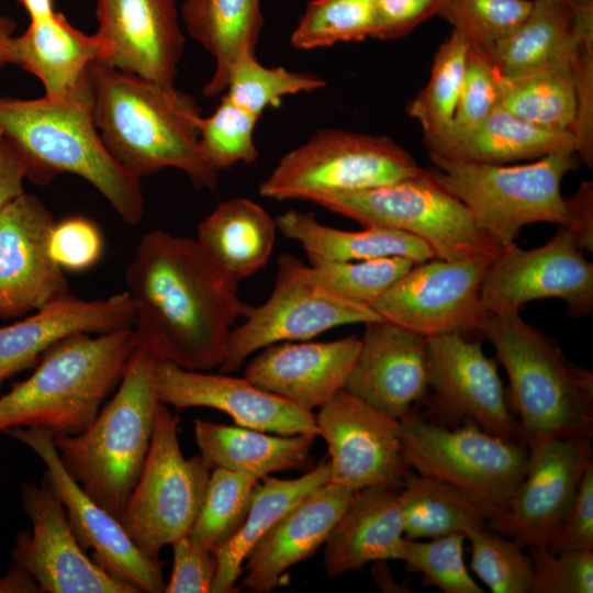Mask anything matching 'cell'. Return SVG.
Instances as JSON below:
<instances>
[{"mask_svg": "<svg viewBox=\"0 0 593 593\" xmlns=\"http://www.w3.org/2000/svg\"><path fill=\"white\" fill-rule=\"evenodd\" d=\"M125 282L135 348L187 370L220 367L231 331L250 306L197 239L163 230L144 234Z\"/></svg>", "mask_w": 593, "mask_h": 593, "instance_id": "1", "label": "cell"}, {"mask_svg": "<svg viewBox=\"0 0 593 593\" xmlns=\"http://www.w3.org/2000/svg\"><path fill=\"white\" fill-rule=\"evenodd\" d=\"M88 75L93 122L120 165L137 178L177 168L195 188L215 190L219 171L201 150L202 115L190 96L99 60Z\"/></svg>", "mask_w": 593, "mask_h": 593, "instance_id": "2", "label": "cell"}, {"mask_svg": "<svg viewBox=\"0 0 593 593\" xmlns=\"http://www.w3.org/2000/svg\"><path fill=\"white\" fill-rule=\"evenodd\" d=\"M0 131L37 184L72 174L93 186L128 225L144 214L139 178L105 147L92 118L90 82L64 100L0 97Z\"/></svg>", "mask_w": 593, "mask_h": 593, "instance_id": "3", "label": "cell"}, {"mask_svg": "<svg viewBox=\"0 0 593 593\" xmlns=\"http://www.w3.org/2000/svg\"><path fill=\"white\" fill-rule=\"evenodd\" d=\"M134 348L132 327L58 343L29 378L0 395V435L16 427L54 437L81 433L119 385Z\"/></svg>", "mask_w": 593, "mask_h": 593, "instance_id": "4", "label": "cell"}, {"mask_svg": "<svg viewBox=\"0 0 593 593\" xmlns=\"http://www.w3.org/2000/svg\"><path fill=\"white\" fill-rule=\"evenodd\" d=\"M155 359L134 348L118 390L88 427L54 437L70 477L119 521L141 475L160 405L154 384Z\"/></svg>", "mask_w": 593, "mask_h": 593, "instance_id": "5", "label": "cell"}, {"mask_svg": "<svg viewBox=\"0 0 593 593\" xmlns=\"http://www.w3.org/2000/svg\"><path fill=\"white\" fill-rule=\"evenodd\" d=\"M480 333L508 378L512 409L527 441L593 435V372L567 358L555 338L519 313L490 315Z\"/></svg>", "mask_w": 593, "mask_h": 593, "instance_id": "6", "label": "cell"}, {"mask_svg": "<svg viewBox=\"0 0 593 593\" xmlns=\"http://www.w3.org/2000/svg\"><path fill=\"white\" fill-rule=\"evenodd\" d=\"M428 156L433 164L426 169L428 176L458 199L503 249L515 244L526 225L546 222L567 226L561 182L575 166L574 153H555L523 165Z\"/></svg>", "mask_w": 593, "mask_h": 593, "instance_id": "7", "label": "cell"}, {"mask_svg": "<svg viewBox=\"0 0 593 593\" xmlns=\"http://www.w3.org/2000/svg\"><path fill=\"white\" fill-rule=\"evenodd\" d=\"M467 421L450 429L412 409L400 418L402 456L414 472L462 491L488 522L507 511L526 473L528 447Z\"/></svg>", "mask_w": 593, "mask_h": 593, "instance_id": "8", "label": "cell"}, {"mask_svg": "<svg viewBox=\"0 0 593 593\" xmlns=\"http://www.w3.org/2000/svg\"><path fill=\"white\" fill-rule=\"evenodd\" d=\"M315 203L363 227H388L417 236L439 259L493 262L503 250L426 169L414 178L328 195Z\"/></svg>", "mask_w": 593, "mask_h": 593, "instance_id": "9", "label": "cell"}, {"mask_svg": "<svg viewBox=\"0 0 593 593\" xmlns=\"http://www.w3.org/2000/svg\"><path fill=\"white\" fill-rule=\"evenodd\" d=\"M425 169L388 136L325 128L287 153L260 183L278 201L366 190L421 176Z\"/></svg>", "mask_w": 593, "mask_h": 593, "instance_id": "10", "label": "cell"}, {"mask_svg": "<svg viewBox=\"0 0 593 593\" xmlns=\"http://www.w3.org/2000/svg\"><path fill=\"white\" fill-rule=\"evenodd\" d=\"M179 417L160 403L141 475L120 518L133 542L149 558L189 535L200 512L210 468L200 455L184 458Z\"/></svg>", "mask_w": 593, "mask_h": 593, "instance_id": "11", "label": "cell"}, {"mask_svg": "<svg viewBox=\"0 0 593 593\" xmlns=\"http://www.w3.org/2000/svg\"><path fill=\"white\" fill-rule=\"evenodd\" d=\"M228 336L221 373L238 371L255 351L284 342L309 340L331 328L383 320L370 305L338 296L309 279L305 264L290 254L277 260L272 293L249 306Z\"/></svg>", "mask_w": 593, "mask_h": 593, "instance_id": "12", "label": "cell"}, {"mask_svg": "<svg viewBox=\"0 0 593 593\" xmlns=\"http://www.w3.org/2000/svg\"><path fill=\"white\" fill-rule=\"evenodd\" d=\"M491 262L433 258L415 264L370 306L384 320L426 338L480 333L490 316L481 287Z\"/></svg>", "mask_w": 593, "mask_h": 593, "instance_id": "13", "label": "cell"}, {"mask_svg": "<svg viewBox=\"0 0 593 593\" xmlns=\"http://www.w3.org/2000/svg\"><path fill=\"white\" fill-rule=\"evenodd\" d=\"M481 299L490 315L519 313L534 300L560 299L570 317H584L593 312V264L570 231L560 226L540 247L504 248L486 270Z\"/></svg>", "mask_w": 593, "mask_h": 593, "instance_id": "14", "label": "cell"}, {"mask_svg": "<svg viewBox=\"0 0 593 593\" xmlns=\"http://www.w3.org/2000/svg\"><path fill=\"white\" fill-rule=\"evenodd\" d=\"M21 503L32 532L18 534L12 562L27 570L43 593H139L85 553L46 473L41 483L22 485Z\"/></svg>", "mask_w": 593, "mask_h": 593, "instance_id": "15", "label": "cell"}, {"mask_svg": "<svg viewBox=\"0 0 593 593\" xmlns=\"http://www.w3.org/2000/svg\"><path fill=\"white\" fill-rule=\"evenodd\" d=\"M329 454V482L357 492L368 486L399 490L411 470L402 456L401 424L346 390L315 415Z\"/></svg>", "mask_w": 593, "mask_h": 593, "instance_id": "16", "label": "cell"}, {"mask_svg": "<svg viewBox=\"0 0 593 593\" xmlns=\"http://www.w3.org/2000/svg\"><path fill=\"white\" fill-rule=\"evenodd\" d=\"M32 449L45 463V473L66 510L72 532L93 561L114 579L139 593H161L165 581L159 560L146 556L121 522L96 503L64 468L54 436L42 428L16 427L5 433Z\"/></svg>", "mask_w": 593, "mask_h": 593, "instance_id": "17", "label": "cell"}, {"mask_svg": "<svg viewBox=\"0 0 593 593\" xmlns=\"http://www.w3.org/2000/svg\"><path fill=\"white\" fill-rule=\"evenodd\" d=\"M591 438L548 437L527 441L524 480L507 511L486 522L523 548L548 546L557 534L586 467L593 461Z\"/></svg>", "mask_w": 593, "mask_h": 593, "instance_id": "18", "label": "cell"}, {"mask_svg": "<svg viewBox=\"0 0 593 593\" xmlns=\"http://www.w3.org/2000/svg\"><path fill=\"white\" fill-rule=\"evenodd\" d=\"M54 223L44 203L25 192L0 211V320L25 316L69 292L48 250Z\"/></svg>", "mask_w": 593, "mask_h": 593, "instance_id": "19", "label": "cell"}, {"mask_svg": "<svg viewBox=\"0 0 593 593\" xmlns=\"http://www.w3.org/2000/svg\"><path fill=\"white\" fill-rule=\"evenodd\" d=\"M427 366L428 391L439 407L501 438H522L496 360L479 340L459 334L429 337Z\"/></svg>", "mask_w": 593, "mask_h": 593, "instance_id": "20", "label": "cell"}, {"mask_svg": "<svg viewBox=\"0 0 593 593\" xmlns=\"http://www.w3.org/2000/svg\"><path fill=\"white\" fill-rule=\"evenodd\" d=\"M154 384L159 401L177 410L211 407L238 425L277 435L318 436L315 415L267 392L249 380L182 369L154 361Z\"/></svg>", "mask_w": 593, "mask_h": 593, "instance_id": "21", "label": "cell"}, {"mask_svg": "<svg viewBox=\"0 0 593 593\" xmlns=\"http://www.w3.org/2000/svg\"><path fill=\"white\" fill-rule=\"evenodd\" d=\"M99 61L163 86L174 87L182 57L176 0H98Z\"/></svg>", "mask_w": 593, "mask_h": 593, "instance_id": "22", "label": "cell"}, {"mask_svg": "<svg viewBox=\"0 0 593 593\" xmlns=\"http://www.w3.org/2000/svg\"><path fill=\"white\" fill-rule=\"evenodd\" d=\"M344 390L400 419L428 393L427 338L389 321L365 324Z\"/></svg>", "mask_w": 593, "mask_h": 593, "instance_id": "23", "label": "cell"}, {"mask_svg": "<svg viewBox=\"0 0 593 593\" xmlns=\"http://www.w3.org/2000/svg\"><path fill=\"white\" fill-rule=\"evenodd\" d=\"M134 321L127 291L94 300L67 292L22 320L0 326V387L11 377L36 366L48 349L69 337L130 328Z\"/></svg>", "mask_w": 593, "mask_h": 593, "instance_id": "24", "label": "cell"}, {"mask_svg": "<svg viewBox=\"0 0 593 593\" xmlns=\"http://www.w3.org/2000/svg\"><path fill=\"white\" fill-rule=\"evenodd\" d=\"M360 346L356 335L329 342L269 345L247 362L244 377L258 388L312 412L345 388Z\"/></svg>", "mask_w": 593, "mask_h": 593, "instance_id": "25", "label": "cell"}, {"mask_svg": "<svg viewBox=\"0 0 593 593\" xmlns=\"http://www.w3.org/2000/svg\"><path fill=\"white\" fill-rule=\"evenodd\" d=\"M355 493L328 482L304 496L251 548L237 589L269 593L278 588L292 566L326 541Z\"/></svg>", "mask_w": 593, "mask_h": 593, "instance_id": "26", "label": "cell"}, {"mask_svg": "<svg viewBox=\"0 0 593 593\" xmlns=\"http://www.w3.org/2000/svg\"><path fill=\"white\" fill-rule=\"evenodd\" d=\"M404 540L398 490L361 489L324 542L325 571L336 578L360 570L368 562L401 560Z\"/></svg>", "mask_w": 593, "mask_h": 593, "instance_id": "27", "label": "cell"}, {"mask_svg": "<svg viewBox=\"0 0 593 593\" xmlns=\"http://www.w3.org/2000/svg\"><path fill=\"white\" fill-rule=\"evenodd\" d=\"M102 52L96 34L80 32L56 12L31 20L26 31L12 41L13 64L36 76L45 87V97L53 100L85 90L89 86V67Z\"/></svg>", "mask_w": 593, "mask_h": 593, "instance_id": "28", "label": "cell"}, {"mask_svg": "<svg viewBox=\"0 0 593 593\" xmlns=\"http://www.w3.org/2000/svg\"><path fill=\"white\" fill-rule=\"evenodd\" d=\"M590 29L593 0H533L528 15L489 55L504 77L570 61L582 34Z\"/></svg>", "mask_w": 593, "mask_h": 593, "instance_id": "29", "label": "cell"}, {"mask_svg": "<svg viewBox=\"0 0 593 593\" xmlns=\"http://www.w3.org/2000/svg\"><path fill=\"white\" fill-rule=\"evenodd\" d=\"M424 144L428 154L492 165L539 159L555 153L575 154L571 132L539 127L499 105L466 132Z\"/></svg>", "mask_w": 593, "mask_h": 593, "instance_id": "30", "label": "cell"}, {"mask_svg": "<svg viewBox=\"0 0 593 593\" xmlns=\"http://www.w3.org/2000/svg\"><path fill=\"white\" fill-rule=\"evenodd\" d=\"M200 456L210 469L222 468L261 480L270 473L303 467L317 437L269 435L243 426L194 419Z\"/></svg>", "mask_w": 593, "mask_h": 593, "instance_id": "31", "label": "cell"}, {"mask_svg": "<svg viewBox=\"0 0 593 593\" xmlns=\"http://www.w3.org/2000/svg\"><path fill=\"white\" fill-rule=\"evenodd\" d=\"M277 230L276 219L258 203L234 198L199 224L197 240L225 275L239 282L266 266Z\"/></svg>", "mask_w": 593, "mask_h": 593, "instance_id": "32", "label": "cell"}, {"mask_svg": "<svg viewBox=\"0 0 593 593\" xmlns=\"http://www.w3.org/2000/svg\"><path fill=\"white\" fill-rule=\"evenodd\" d=\"M277 228L300 243L309 259L356 261L404 257L416 264L436 258L433 249L410 233L380 226L344 231L322 224L310 212L289 210L276 219Z\"/></svg>", "mask_w": 593, "mask_h": 593, "instance_id": "33", "label": "cell"}, {"mask_svg": "<svg viewBox=\"0 0 593 593\" xmlns=\"http://www.w3.org/2000/svg\"><path fill=\"white\" fill-rule=\"evenodd\" d=\"M181 16L187 32L215 60L204 96L224 93L237 60L255 51L264 24L260 0H186Z\"/></svg>", "mask_w": 593, "mask_h": 593, "instance_id": "34", "label": "cell"}, {"mask_svg": "<svg viewBox=\"0 0 593 593\" xmlns=\"http://www.w3.org/2000/svg\"><path fill=\"white\" fill-rule=\"evenodd\" d=\"M329 479V463L322 461L295 479L267 475L259 480L254 488L250 506L242 527L214 552L217 569L211 592H237L236 582L251 548L298 502L328 483Z\"/></svg>", "mask_w": 593, "mask_h": 593, "instance_id": "35", "label": "cell"}, {"mask_svg": "<svg viewBox=\"0 0 593 593\" xmlns=\"http://www.w3.org/2000/svg\"><path fill=\"white\" fill-rule=\"evenodd\" d=\"M404 537L438 538L486 525L479 506L456 486L409 471L398 490Z\"/></svg>", "mask_w": 593, "mask_h": 593, "instance_id": "36", "label": "cell"}, {"mask_svg": "<svg viewBox=\"0 0 593 593\" xmlns=\"http://www.w3.org/2000/svg\"><path fill=\"white\" fill-rule=\"evenodd\" d=\"M497 105L539 127L571 132L577 101L570 61L501 76Z\"/></svg>", "mask_w": 593, "mask_h": 593, "instance_id": "37", "label": "cell"}, {"mask_svg": "<svg viewBox=\"0 0 593 593\" xmlns=\"http://www.w3.org/2000/svg\"><path fill=\"white\" fill-rule=\"evenodd\" d=\"M470 42L459 32L438 47L425 87L410 101L406 111L423 130V139L443 134L450 125L465 77Z\"/></svg>", "mask_w": 593, "mask_h": 593, "instance_id": "38", "label": "cell"}, {"mask_svg": "<svg viewBox=\"0 0 593 593\" xmlns=\"http://www.w3.org/2000/svg\"><path fill=\"white\" fill-rule=\"evenodd\" d=\"M257 482L253 477L214 468L189 537L215 552L242 527Z\"/></svg>", "mask_w": 593, "mask_h": 593, "instance_id": "39", "label": "cell"}, {"mask_svg": "<svg viewBox=\"0 0 593 593\" xmlns=\"http://www.w3.org/2000/svg\"><path fill=\"white\" fill-rule=\"evenodd\" d=\"M376 15L372 0H312L293 30L296 49H315L372 37Z\"/></svg>", "mask_w": 593, "mask_h": 593, "instance_id": "40", "label": "cell"}, {"mask_svg": "<svg viewBox=\"0 0 593 593\" xmlns=\"http://www.w3.org/2000/svg\"><path fill=\"white\" fill-rule=\"evenodd\" d=\"M324 86L325 81L313 72L266 67L258 61L255 51H248L233 67L223 94L260 118L268 107L279 105L283 97L312 92Z\"/></svg>", "mask_w": 593, "mask_h": 593, "instance_id": "41", "label": "cell"}, {"mask_svg": "<svg viewBox=\"0 0 593 593\" xmlns=\"http://www.w3.org/2000/svg\"><path fill=\"white\" fill-rule=\"evenodd\" d=\"M309 260L305 272L311 281L338 296L368 305L416 264L404 257L356 261Z\"/></svg>", "mask_w": 593, "mask_h": 593, "instance_id": "42", "label": "cell"}, {"mask_svg": "<svg viewBox=\"0 0 593 593\" xmlns=\"http://www.w3.org/2000/svg\"><path fill=\"white\" fill-rule=\"evenodd\" d=\"M470 542V568L493 593H530L533 562L514 539L488 525L466 532Z\"/></svg>", "mask_w": 593, "mask_h": 593, "instance_id": "43", "label": "cell"}, {"mask_svg": "<svg viewBox=\"0 0 593 593\" xmlns=\"http://www.w3.org/2000/svg\"><path fill=\"white\" fill-rule=\"evenodd\" d=\"M259 116L223 98L214 112L199 122L201 150L217 171L236 164H254L259 152L254 132Z\"/></svg>", "mask_w": 593, "mask_h": 593, "instance_id": "44", "label": "cell"}, {"mask_svg": "<svg viewBox=\"0 0 593 593\" xmlns=\"http://www.w3.org/2000/svg\"><path fill=\"white\" fill-rule=\"evenodd\" d=\"M533 0H444L437 15L490 53L528 15Z\"/></svg>", "mask_w": 593, "mask_h": 593, "instance_id": "45", "label": "cell"}, {"mask_svg": "<svg viewBox=\"0 0 593 593\" xmlns=\"http://www.w3.org/2000/svg\"><path fill=\"white\" fill-rule=\"evenodd\" d=\"M463 533L417 541L405 538L402 558L410 571L419 572L427 585L444 593H483L463 559Z\"/></svg>", "mask_w": 593, "mask_h": 593, "instance_id": "46", "label": "cell"}, {"mask_svg": "<svg viewBox=\"0 0 593 593\" xmlns=\"http://www.w3.org/2000/svg\"><path fill=\"white\" fill-rule=\"evenodd\" d=\"M500 77L489 53L470 44L462 87L452 121L443 134L423 139V142L455 136L488 116L497 107Z\"/></svg>", "mask_w": 593, "mask_h": 593, "instance_id": "47", "label": "cell"}, {"mask_svg": "<svg viewBox=\"0 0 593 593\" xmlns=\"http://www.w3.org/2000/svg\"><path fill=\"white\" fill-rule=\"evenodd\" d=\"M527 549L533 562L532 593L593 592V550L552 552L545 545Z\"/></svg>", "mask_w": 593, "mask_h": 593, "instance_id": "48", "label": "cell"}, {"mask_svg": "<svg viewBox=\"0 0 593 593\" xmlns=\"http://www.w3.org/2000/svg\"><path fill=\"white\" fill-rule=\"evenodd\" d=\"M103 235L88 217L74 215L55 222L48 237L52 259L64 271H85L102 257Z\"/></svg>", "mask_w": 593, "mask_h": 593, "instance_id": "49", "label": "cell"}, {"mask_svg": "<svg viewBox=\"0 0 593 593\" xmlns=\"http://www.w3.org/2000/svg\"><path fill=\"white\" fill-rule=\"evenodd\" d=\"M577 113L571 128L575 153L590 168L593 165V29L585 31L570 60Z\"/></svg>", "mask_w": 593, "mask_h": 593, "instance_id": "50", "label": "cell"}, {"mask_svg": "<svg viewBox=\"0 0 593 593\" xmlns=\"http://www.w3.org/2000/svg\"><path fill=\"white\" fill-rule=\"evenodd\" d=\"M171 546L172 571L164 592H211L217 569L215 553L197 544L189 535L179 538Z\"/></svg>", "mask_w": 593, "mask_h": 593, "instance_id": "51", "label": "cell"}, {"mask_svg": "<svg viewBox=\"0 0 593 593\" xmlns=\"http://www.w3.org/2000/svg\"><path fill=\"white\" fill-rule=\"evenodd\" d=\"M548 547L552 552L593 550V461L586 467L570 507Z\"/></svg>", "mask_w": 593, "mask_h": 593, "instance_id": "52", "label": "cell"}, {"mask_svg": "<svg viewBox=\"0 0 593 593\" xmlns=\"http://www.w3.org/2000/svg\"><path fill=\"white\" fill-rule=\"evenodd\" d=\"M444 0H372L376 26L372 37L391 41L411 33L437 15Z\"/></svg>", "mask_w": 593, "mask_h": 593, "instance_id": "53", "label": "cell"}, {"mask_svg": "<svg viewBox=\"0 0 593 593\" xmlns=\"http://www.w3.org/2000/svg\"><path fill=\"white\" fill-rule=\"evenodd\" d=\"M570 231L582 250L593 251V182L584 181L574 194L564 198Z\"/></svg>", "mask_w": 593, "mask_h": 593, "instance_id": "54", "label": "cell"}, {"mask_svg": "<svg viewBox=\"0 0 593 593\" xmlns=\"http://www.w3.org/2000/svg\"><path fill=\"white\" fill-rule=\"evenodd\" d=\"M26 169L0 131V211L24 192Z\"/></svg>", "mask_w": 593, "mask_h": 593, "instance_id": "55", "label": "cell"}, {"mask_svg": "<svg viewBox=\"0 0 593 593\" xmlns=\"http://www.w3.org/2000/svg\"><path fill=\"white\" fill-rule=\"evenodd\" d=\"M0 593H43L32 574L20 564L12 562L4 575L0 577Z\"/></svg>", "mask_w": 593, "mask_h": 593, "instance_id": "56", "label": "cell"}, {"mask_svg": "<svg viewBox=\"0 0 593 593\" xmlns=\"http://www.w3.org/2000/svg\"><path fill=\"white\" fill-rule=\"evenodd\" d=\"M16 29L14 20L0 14V68L13 64L12 41Z\"/></svg>", "mask_w": 593, "mask_h": 593, "instance_id": "57", "label": "cell"}, {"mask_svg": "<svg viewBox=\"0 0 593 593\" xmlns=\"http://www.w3.org/2000/svg\"><path fill=\"white\" fill-rule=\"evenodd\" d=\"M27 11L31 20L46 18L54 13L52 0H18Z\"/></svg>", "mask_w": 593, "mask_h": 593, "instance_id": "58", "label": "cell"}, {"mask_svg": "<svg viewBox=\"0 0 593 593\" xmlns=\"http://www.w3.org/2000/svg\"><path fill=\"white\" fill-rule=\"evenodd\" d=\"M557 1L571 2V1H579V0H557Z\"/></svg>", "mask_w": 593, "mask_h": 593, "instance_id": "59", "label": "cell"}]
</instances>
